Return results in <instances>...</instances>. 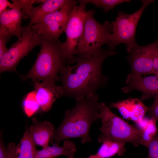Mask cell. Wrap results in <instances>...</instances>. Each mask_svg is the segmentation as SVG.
Segmentation results:
<instances>
[{"label": "cell", "instance_id": "obj_9", "mask_svg": "<svg viewBox=\"0 0 158 158\" xmlns=\"http://www.w3.org/2000/svg\"><path fill=\"white\" fill-rule=\"evenodd\" d=\"M77 3L76 1L71 0L60 9L42 17L32 28L44 37L59 41V37L64 32L68 18Z\"/></svg>", "mask_w": 158, "mask_h": 158}, {"label": "cell", "instance_id": "obj_28", "mask_svg": "<svg viewBox=\"0 0 158 158\" xmlns=\"http://www.w3.org/2000/svg\"><path fill=\"white\" fill-rule=\"evenodd\" d=\"M2 131L0 133V158H8V153L7 148L4 145L2 139Z\"/></svg>", "mask_w": 158, "mask_h": 158}, {"label": "cell", "instance_id": "obj_10", "mask_svg": "<svg viewBox=\"0 0 158 158\" xmlns=\"http://www.w3.org/2000/svg\"><path fill=\"white\" fill-rule=\"evenodd\" d=\"M158 48V39L148 45H138L130 51L127 57L131 67L130 73L127 76L126 81L138 79L152 74L153 62Z\"/></svg>", "mask_w": 158, "mask_h": 158}, {"label": "cell", "instance_id": "obj_13", "mask_svg": "<svg viewBox=\"0 0 158 158\" xmlns=\"http://www.w3.org/2000/svg\"><path fill=\"white\" fill-rule=\"evenodd\" d=\"M110 108L117 109L124 118L136 123L142 119L148 111L149 107L139 99L129 98L111 103Z\"/></svg>", "mask_w": 158, "mask_h": 158}, {"label": "cell", "instance_id": "obj_8", "mask_svg": "<svg viewBox=\"0 0 158 158\" xmlns=\"http://www.w3.org/2000/svg\"><path fill=\"white\" fill-rule=\"evenodd\" d=\"M71 13L67 21L64 32L66 41L62 43L64 55L69 64L74 63V53L83 33L87 11L86 4L79 2Z\"/></svg>", "mask_w": 158, "mask_h": 158}, {"label": "cell", "instance_id": "obj_29", "mask_svg": "<svg viewBox=\"0 0 158 158\" xmlns=\"http://www.w3.org/2000/svg\"><path fill=\"white\" fill-rule=\"evenodd\" d=\"M150 119L148 118H144L139 121L136 123V124L138 126V129L144 130L147 128Z\"/></svg>", "mask_w": 158, "mask_h": 158}, {"label": "cell", "instance_id": "obj_25", "mask_svg": "<svg viewBox=\"0 0 158 158\" xmlns=\"http://www.w3.org/2000/svg\"><path fill=\"white\" fill-rule=\"evenodd\" d=\"M11 3L7 0H0V14L9 8L10 9L20 7L18 0H12Z\"/></svg>", "mask_w": 158, "mask_h": 158}, {"label": "cell", "instance_id": "obj_24", "mask_svg": "<svg viewBox=\"0 0 158 158\" xmlns=\"http://www.w3.org/2000/svg\"><path fill=\"white\" fill-rule=\"evenodd\" d=\"M148 158H158V135L156 136L149 145Z\"/></svg>", "mask_w": 158, "mask_h": 158}, {"label": "cell", "instance_id": "obj_19", "mask_svg": "<svg viewBox=\"0 0 158 158\" xmlns=\"http://www.w3.org/2000/svg\"><path fill=\"white\" fill-rule=\"evenodd\" d=\"M98 141L99 143H102L96 154L98 158H109L116 154L121 156L126 150L125 143L108 139L102 135L99 137Z\"/></svg>", "mask_w": 158, "mask_h": 158}, {"label": "cell", "instance_id": "obj_30", "mask_svg": "<svg viewBox=\"0 0 158 158\" xmlns=\"http://www.w3.org/2000/svg\"><path fill=\"white\" fill-rule=\"evenodd\" d=\"M158 71V48L155 54L154 58L152 74L155 75Z\"/></svg>", "mask_w": 158, "mask_h": 158}, {"label": "cell", "instance_id": "obj_27", "mask_svg": "<svg viewBox=\"0 0 158 158\" xmlns=\"http://www.w3.org/2000/svg\"><path fill=\"white\" fill-rule=\"evenodd\" d=\"M12 36L10 35L0 36V58L7 51L6 44Z\"/></svg>", "mask_w": 158, "mask_h": 158}, {"label": "cell", "instance_id": "obj_11", "mask_svg": "<svg viewBox=\"0 0 158 158\" xmlns=\"http://www.w3.org/2000/svg\"><path fill=\"white\" fill-rule=\"evenodd\" d=\"M32 81L37 101L43 111L49 110L55 101L64 95L62 86L57 85L55 82Z\"/></svg>", "mask_w": 158, "mask_h": 158}, {"label": "cell", "instance_id": "obj_3", "mask_svg": "<svg viewBox=\"0 0 158 158\" xmlns=\"http://www.w3.org/2000/svg\"><path fill=\"white\" fill-rule=\"evenodd\" d=\"M59 41L43 37L36 61L27 74L21 76L23 80L31 78L38 81L56 82L61 70L70 64Z\"/></svg>", "mask_w": 158, "mask_h": 158}, {"label": "cell", "instance_id": "obj_20", "mask_svg": "<svg viewBox=\"0 0 158 158\" xmlns=\"http://www.w3.org/2000/svg\"><path fill=\"white\" fill-rule=\"evenodd\" d=\"M23 105L25 113L28 117L38 111L40 107L36 99L35 91L28 93L25 96Z\"/></svg>", "mask_w": 158, "mask_h": 158}, {"label": "cell", "instance_id": "obj_4", "mask_svg": "<svg viewBox=\"0 0 158 158\" xmlns=\"http://www.w3.org/2000/svg\"><path fill=\"white\" fill-rule=\"evenodd\" d=\"M95 11H87L82 36L74 53V56H89L99 51L104 44L108 45L112 37L111 23L106 21L102 24L95 19Z\"/></svg>", "mask_w": 158, "mask_h": 158}, {"label": "cell", "instance_id": "obj_31", "mask_svg": "<svg viewBox=\"0 0 158 158\" xmlns=\"http://www.w3.org/2000/svg\"><path fill=\"white\" fill-rule=\"evenodd\" d=\"M47 0H33L34 4L42 3L45 2Z\"/></svg>", "mask_w": 158, "mask_h": 158}, {"label": "cell", "instance_id": "obj_17", "mask_svg": "<svg viewBox=\"0 0 158 158\" xmlns=\"http://www.w3.org/2000/svg\"><path fill=\"white\" fill-rule=\"evenodd\" d=\"M76 151L75 144L66 140L62 147L59 145H49L43 147L40 150H37L35 158H55L61 155L65 156L68 158H74V154Z\"/></svg>", "mask_w": 158, "mask_h": 158}, {"label": "cell", "instance_id": "obj_2", "mask_svg": "<svg viewBox=\"0 0 158 158\" xmlns=\"http://www.w3.org/2000/svg\"><path fill=\"white\" fill-rule=\"evenodd\" d=\"M98 99L95 93L76 100L74 107L66 111L63 121L55 130L50 143L59 145L62 140L75 138H81L83 143L90 141L91 126L99 118L101 103Z\"/></svg>", "mask_w": 158, "mask_h": 158}, {"label": "cell", "instance_id": "obj_14", "mask_svg": "<svg viewBox=\"0 0 158 158\" xmlns=\"http://www.w3.org/2000/svg\"><path fill=\"white\" fill-rule=\"evenodd\" d=\"M126 84L121 88L123 93H129L134 90L139 91L142 94L141 97L142 100L158 95V77L155 75L126 81Z\"/></svg>", "mask_w": 158, "mask_h": 158}, {"label": "cell", "instance_id": "obj_18", "mask_svg": "<svg viewBox=\"0 0 158 158\" xmlns=\"http://www.w3.org/2000/svg\"><path fill=\"white\" fill-rule=\"evenodd\" d=\"M71 0H47L36 7H34L27 26L32 28L40 19L44 16L58 10L68 4Z\"/></svg>", "mask_w": 158, "mask_h": 158}, {"label": "cell", "instance_id": "obj_1", "mask_svg": "<svg viewBox=\"0 0 158 158\" xmlns=\"http://www.w3.org/2000/svg\"><path fill=\"white\" fill-rule=\"evenodd\" d=\"M116 54L115 51L101 49L91 56H74L75 64L65 66L59 73L58 80L62 83L63 95L76 100L104 87L109 78L102 73V64L107 57Z\"/></svg>", "mask_w": 158, "mask_h": 158}, {"label": "cell", "instance_id": "obj_15", "mask_svg": "<svg viewBox=\"0 0 158 158\" xmlns=\"http://www.w3.org/2000/svg\"><path fill=\"white\" fill-rule=\"evenodd\" d=\"M36 146L27 128L18 145L8 143V158H35Z\"/></svg>", "mask_w": 158, "mask_h": 158}, {"label": "cell", "instance_id": "obj_22", "mask_svg": "<svg viewBox=\"0 0 158 158\" xmlns=\"http://www.w3.org/2000/svg\"><path fill=\"white\" fill-rule=\"evenodd\" d=\"M79 2L83 3L86 5L88 4H92L97 7L102 8L107 13L110 9L113 8L117 5L124 2H129V0H81Z\"/></svg>", "mask_w": 158, "mask_h": 158}, {"label": "cell", "instance_id": "obj_12", "mask_svg": "<svg viewBox=\"0 0 158 158\" xmlns=\"http://www.w3.org/2000/svg\"><path fill=\"white\" fill-rule=\"evenodd\" d=\"M25 14L21 8L8 9L0 14V36L10 35L21 37V26Z\"/></svg>", "mask_w": 158, "mask_h": 158}, {"label": "cell", "instance_id": "obj_32", "mask_svg": "<svg viewBox=\"0 0 158 158\" xmlns=\"http://www.w3.org/2000/svg\"><path fill=\"white\" fill-rule=\"evenodd\" d=\"M87 158H98L96 154L92 155Z\"/></svg>", "mask_w": 158, "mask_h": 158}, {"label": "cell", "instance_id": "obj_26", "mask_svg": "<svg viewBox=\"0 0 158 158\" xmlns=\"http://www.w3.org/2000/svg\"><path fill=\"white\" fill-rule=\"evenodd\" d=\"M154 102L152 105L149 107L148 111L151 117L157 121L158 120V95L154 98Z\"/></svg>", "mask_w": 158, "mask_h": 158}, {"label": "cell", "instance_id": "obj_5", "mask_svg": "<svg viewBox=\"0 0 158 158\" xmlns=\"http://www.w3.org/2000/svg\"><path fill=\"white\" fill-rule=\"evenodd\" d=\"M99 118L102 126L99 129L104 138L122 143L140 144L143 131L137 128L113 113L104 102L100 103Z\"/></svg>", "mask_w": 158, "mask_h": 158}, {"label": "cell", "instance_id": "obj_21", "mask_svg": "<svg viewBox=\"0 0 158 158\" xmlns=\"http://www.w3.org/2000/svg\"><path fill=\"white\" fill-rule=\"evenodd\" d=\"M157 121L152 118L146 128L143 130L140 144L145 146L148 148L149 144L156 136L157 131L156 123Z\"/></svg>", "mask_w": 158, "mask_h": 158}, {"label": "cell", "instance_id": "obj_6", "mask_svg": "<svg viewBox=\"0 0 158 158\" xmlns=\"http://www.w3.org/2000/svg\"><path fill=\"white\" fill-rule=\"evenodd\" d=\"M142 5L138 11L131 14H126L122 11L118 12L115 21L111 23L112 37L108 45V50L115 52V48L120 43L125 44L126 51L129 53L138 44L135 40L137 26L144 10L152 0H141Z\"/></svg>", "mask_w": 158, "mask_h": 158}, {"label": "cell", "instance_id": "obj_16", "mask_svg": "<svg viewBox=\"0 0 158 158\" xmlns=\"http://www.w3.org/2000/svg\"><path fill=\"white\" fill-rule=\"evenodd\" d=\"M33 122L28 131L35 144L43 147L49 145L55 130L54 126L50 122H40L35 118Z\"/></svg>", "mask_w": 158, "mask_h": 158}, {"label": "cell", "instance_id": "obj_7", "mask_svg": "<svg viewBox=\"0 0 158 158\" xmlns=\"http://www.w3.org/2000/svg\"><path fill=\"white\" fill-rule=\"evenodd\" d=\"M43 37L32 28L23 27L21 37L13 43L0 58V72H16L17 66L36 46H40Z\"/></svg>", "mask_w": 158, "mask_h": 158}, {"label": "cell", "instance_id": "obj_23", "mask_svg": "<svg viewBox=\"0 0 158 158\" xmlns=\"http://www.w3.org/2000/svg\"><path fill=\"white\" fill-rule=\"evenodd\" d=\"M22 11L25 14V18H30L34 7L33 0H18Z\"/></svg>", "mask_w": 158, "mask_h": 158}]
</instances>
